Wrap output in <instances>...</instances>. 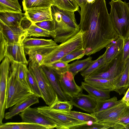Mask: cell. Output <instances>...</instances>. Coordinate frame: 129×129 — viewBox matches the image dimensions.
<instances>
[{
    "label": "cell",
    "instance_id": "4fadbf2b",
    "mask_svg": "<svg viewBox=\"0 0 129 129\" xmlns=\"http://www.w3.org/2000/svg\"><path fill=\"white\" fill-rule=\"evenodd\" d=\"M0 31L9 44L23 43L27 37L26 31L22 27H9L1 21Z\"/></svg>",
    "mask_w": 129,
    "mask_h": 129
},
{
    "label": "cell",
    "instance_id": "5b68a950",
    "mask_svg": "<svg viewBox=\"0 0 129 129\" xmlns=\"http://www.w3.org/2000/svg\"><path fill=\"white\" fill-rule=\"evenodd\" d=\"M37 108L39 113L56 125L57 129H77L80 126L89 123L77 119L61 111L51 109L48 106Z\"/></svg>",
    "mask_w": 129,
    "mask_h": 129
},
{
    "label": "cell",
    "instance_id": "e575fe53",
    "mask_svg": "<svg viewBox=\"0 0 129 129\" xmlns=\"http://www.w3.org/2000/svg\"><path fill=\"white\" fill-rule=\"evenodd\" d=\"M27 65L17 63L16 72L17 77L21 83L25 86L32 90L29 84L27 77Z\"/></svg>",
    "mask_w": 129,
    "mask_h": 129
},
{
    "label": "cell",
    "instance_id": "f6af8a7d",
    "mask_svg": "<svg viewBox=\"0 0 129 129\" xmlns=\"http://www.w3.org/2000/svg\"><path fill=\"white\" fill-rule=\"evenodd\" d=\"M121 100L123 102L129 106V87L124 96Z\"/></svg>",
    "mask_w": 129,
    "mask_h": 129
},
{
    "label": "cell",
    "instance_id": "7402d4cb",
    "mask_svg": "<svg viewBox=\"0 0 129 129\" xmlns=\"http://www.w3.org/2000/svg\"><path fill=\"white\" fill-rule=\"evenodd\" d=\"M123 44V39L119 37L106 46V50L104 53L106 63L111 61L122 51Z\"/></svg>",
    "mask_w": 129,
    "mask_h": 129
},
{
    "label": "cell",
    "instance_id": "83f0119b",
    "mask_svg": "<svg viewBox=\"0 0 129 129\" xmlns=\"http://www.w3.org/2000/svg\"><path fill=\"white\" fill-rule=\"evenodd\" d=\"M25 29L27 33V37H51L54 39L55 36V33L45 30L35 24H31L28 28Z\"/></svg>",
    "mask_w": 129,
    "mask_h": 129
},
{
    "label": "cell",
    "instance_id": "ba28073f",
    "mask_svg": "<svg viewBox=\"0 0 129 129\" xmlns=\"http://www.w3.org/2000/svg\"><path fill=\"white\" fill-rule=\"evenodd\" d=\"M32 73L37 81L46 104L50 106L55 101L56 93L50 84L41 66L29 63L28 68Z\"/></svg>",
    "mask_w": 129,
    "mask_h": 129
},
{
    "label": "cell",
    "instance_id": "60d3db41",
    "mask_svg": "<svg viewBox=\"0 0 129 129\" xmlns=\"http://www.w3.org/2000/svg\"><path fill=\"white\" fill-rule=\"evenodd\" d=\"M38 26L48 31L55 33V23L53 20H47L36 23Z\"/></svg>",
    "mask_w": 129,
    "mask_h": 129
},
{
    "label": "cell",
    "instance_id": "9a60e30c",
    "mask_svg": "<svg viewBox=\"0 0 129 129\" xmlns=\"http://www.w3.org/2000/svg\"><path fill=\"white\" fill-rule=\"evenodd\" d=\"M6 56L11 62L27 65L28 64L25 56L23 43L9 44Z\"/></svg>",
    "mask_w": 129,
    "mask_h": 129
},
{
    "label": "cell",
    "instance_id": "b9f144b4",
    "mask_svg": "<svg viewBox=\"0 0 129 129\" xmlns=\"http://www.w3.org/2000/svg\"><path fill=\"white\" fill-rule=\"evenodd\" d=\"M9 44L4 38L2 31H0V61L6 57Z\"/></svg>",
    "mask_w": 129,
    "mask_h": 129
},
{
    "label": "cell",
    "instance_id": "4316f807",
    "mask_svg": "<svg viewBox=\"0 0 129 129\" xmlns=\"http://www.w3.org/2000/svg\"><path fill=\"white\" fill-rule=\"evenodd\" d=\"M92 57L89 56L84 59L77 60L69 64L68 71L75 76L79 72H82L88 67L93 62Z\"/></svg>",
    "mask_w": 129,
    "mask_h": 129
},
{
    "label": "cell",
    "instance_id": "d590c367",
    "mask_svg": "<svg viewBox=\"0 0 129 129\" xmlns=\"http://www.w3.org/2000/svg\"><path fill=\"white\" fill-rule=\"evenodd\" d=\"M49 107L50 108L52 109L62 111L69 112L71 111L73 108V105L69 101L60 100L56 94L55 101Z\"/></svg>",
    "mask_w": 129,
    "mask_h": 129
},
{
    "label": "cell",
    "instance_id": "74e56055",
    "mask_svg": "<svg viewBox=\"0 0 129 129\" xmlns=\"http://www.w3.org/2000/svg\"><path fill=\"white\" fill-rule=\"evenodd\" d=\"M28 81L31 89L34 94L39 98L43 99V96L34 75L28 68L27 69Z\"/></svg>",
    "mask_w": 129,
    "mask_h": 129
},
{
    "label": "cell",
    "instance_id": "ac0fdd59",
    "mask_svg": "<svg viewBox=\"0 0 129 129\" xmlns=\"http://www.w3.org/2000/svg\"><path fill=\"white\" fill-rule=\"evenodd\" d=\"M39 98L34 94L24 100L16 104L11 107L9 111L5 114L4 118L6 120L11 119L32 105L39 103Z\"/></svg>",
    "mask_w": 129,
    "mask_h": 129
},
{
    "label": "cell",
    "instance_id": "7bdbcfd3",
    "mask_svg": "<svg viewBox=\"0 0 129 129\" xmlns=\"http://www.w3.org/2000/svg\"><path fill=\"white\" fill-rule=\"evenodd\" d=\"M110 128V127L104 124L98 122L91 123L83 125L78 127L77 129H106Z\"/></svg>",
    "mask_w": 129,
    "mask_h": 129
},
{
    "label": "cell",
    "instance_id": "ab89813d",
    "mask_svg": "<svg viewBox=\"0 0 129 129\" xmlns=\"http://www.w3.org/2000/svg\"><path fill=\"white\" fill-rule=\"evenodd\" d=\"M86 54V52L84 49H79L68 54L60 60L69 63L73 60L82 58Z\"/></svg>",
    "mask_w": 129,
    "mask_h": 129
},
{
    "label": "cell",
    "instance_id": "7dc6e473",
    "mask_svg": "<svg viewBox=\"0 0 129 129\" xmlns=\"http://www.w3.org/2000/svg\"><path fill=\"white\" fill-rule=\"evenodd\" d=\"M128 4L129 6V2L128 3Z\"/></svg>",
    "mask_w": 129,
    "mask_h": 129
},
{
    "label": "cell",
    "instance_id": "5bb4252c",
    "mask_svg": "<svg viewBox=\"0 0 129 129\" xmlns=\"http://www.w3.org/2000/svg\"><path fill=\"white\" fill-rule=\"evenodd\" d=\"M69 100L73 106L90 113L94 112L97 103L96 99L82 93L70 98Z\"/></svg>",
    "mask_w": 129,
    "mask_h": 129
},
{
    "label": "cell",
    "instance_id": "e0dca14e",
    "mask_svg": "<svg viewBox=\"0 0 129 129\" xmlns=\"http://www.w3.org/2000/svg\"><path fill=\"white\" fill-rule=\"evenodd\" d=\"M57 46L36 48L24 50L25 55H28L29 57L28 62L33 65L41 66L45 56Z\"/></svg>",
    "mask_w": 129,
    "mask_h": 129
},
{
    "label": "cell",
    "instance_id": "603a6c76",
    "mask_svg": "<svg viewBox=\"0 0 129 129\" xmlns=\"http://www.w3.org/2000/svg\"><path fill=\"white\" fill-rule=\"evenodd\" d=\"M24 50L29 49L58 45L52 39H45L27 37L23 42Z\"/></svg>",
    "mask_w": 129,
    "mask_h": 129
},
{
    "label": "cell",
    "instance_id": "d6986e66",
    "mask_svg": "<svg viewBox=\"0 0 129 129\" xmlns=\"http://www.w3.org/2000/svg\"><path fill=\"white\" fill-rule=\"evenodd\" d=\"M51 85L61 101H68L69 98L65 94L61 88L59 75L50 68L45 65L41 66Z\"/></svg>",
    "mask_w": 129,
    "mask_h": 129
},
{
    "label": "cell",
    "instance_id": "2e32d148",
    "mask_svg": "<svg viewBox=\"0 0 129 129\" xmlns=\"http://www.w3.org/2000/svg\"><path fill=\"white\" fill-rule=\"evenodd\" d=\"M25 11V15L33 24L44 21L53 20L51 7L31 8Z\"/></svg>",
    "mask_w": 129,
    "mask_h": 129
},
{
    "label": "cell",
    "instance_id": "ffe728a7",
    "mask_svg": "<svg viewBox=\"0 0 129 129\" xmlns=\"http://www.w3.org/2000/svg\"><path fill=\"white\" fill-rule=\"evenodd\" d=\"M121 75L115 79L110 80L94 78L88 77L84 78V80L97 88L110 92L114 91L115 85Z\"/></svg>",
    "mask_w": 129,
    "mask_h": 129
},
{
    "label": "cell",
    "instance_id": "f35d334b",
    "mask_svg": "<svg viewBox=\"0 0 129 129\" xmlns=\"http://www.w3.org/2000/svg\"><path fill=\"white\" fill-rule=\"evenodd\" d=\"M115 129H129V106L124 114L112 127Z\"/></svg>",
    "mask_w": 129,
    "mask_h": 129
},
{
    "label": "cell",
    "instance_id": "9c48e42d",
    "mask_svg": "<svg viewBox=\"0 0 129 129\" xmlns=\"http://www.w3.org/2000/svg\"><path fill=\"white\" fill-rule=\"evenodd\" d=\"M128 107L122 102L107 109L91 114L96 117L98 122L112 128L126 111Z\"/></svg>",
    "mask_w": 129,
    "mask_h": 129
},
{
    "label": "cell",
    "instance_id": "44dd1931",
    "mask_svg": "<svg viewBox=\"0 0 129 129\" xmlns=\"http://www.w3.org/2000/svg\"><path fill=\"white\" fill-rule=\"evenodd\" d=\"M25 16L22 12H0V21L9 27H21L22 20Z\"/></svg>",
    "mask_w": 129,
    "mask_h": 129
},
{
    "label": "cell",
    "instance_id": "cb8c5ba5",
    "mask_svg": "<svg viewBox=\"0 0 129 129\" xmlns=\"http://www.w3.org/2000/svg\"><path fill=\"white\" fill-rule=\"evenodd\" d=\"M129 87V58L126 62L125 67L121 77L116 83L114 91L119 95L124 94Z\"/></svg>",
    "mask_w": 129,
    "mask_h": 129
},
{
    "label": "cell",
    "instance_id": "d4e9b609",
    "mask_svg": "<svg viewBox=\"0 0 129 129\" xmlns=\"http://www.w3.org/2000/svg\"><path fill=\"white\" fill-rule=\"evenodd\" d=\"M81 87L92 97L96 100H103L110 98L109 92L97 88L85 82H82Z\"/></svg>",
    "mask_w": 129,
    "mask_h": 129
},
{
    "label": "cell",
    "instance_id": "8fae6325",
    "mask_svg": "<svg viewBox=\"0 0 129 129\" xmlns=\"http://www.w3.org/2000/svg\"><path fill=\"white\" fill-rule=\"evenodd\" d=\"M22 122L37 124L47 129L56 128V125L39 112L37 107L27 108L19 114Z\"/></svg>",
    "mask_w": 129,
    "mask_h": 129
},
{
    "label": "cell",
    "instance_id": "1f68e13d",
    "mask_svg": "<svg viewBox=\"0 0 129 129\" xmlns=\"http://www.w3.org/2000/svg\"><path fill=\"white\" fill-rule=\"evenodd\" d=\"M61 111L70 116L82 121L89 123H95L98 121L96 117L91 113L89 114L72 111L69 112Z\"/></svg>",
    "mask_w": 129,
    "mask_h": 129
},
{
    "label": "cell",
    "instance_id": "30bf717a",
    "mask_svg": "<svg viewBox=\"0 0 129 129\" xmlns=\"http://www.w3.org/2000/svg\"><path fill=\"white\" fill-rule=\"evenodd\" d=\"M11 61L6 56L0 65V124L3 123L6 109L7 90Z\"/></svg>",
    "mask_w": 129,
    "mask_h": 129
},
{
    "label": "cell",
    "instance_id": "836d02e7",
    "mask_svg": "<svg viewBox=\"0 0 129 129\" xmlns=\"http://www.w3.org/2000/svg\"><path fill=\"white\" fill-rule=\"evenodd\" d=\"M23 10L37 8L50 7L52 0H24L22 2Z\"/></svg>",
    "mask_w": 129,
    "mask_h": 129
},
{
    "label": "cell",
    "instance_id": "52a82bcc",
    "mask_svg": "<svg viewBox=\"0 0 129 129\" xmlns=\"http://www.w3.org/2000/svg\"><path fill=\"white\" fill-rule=\"evenodd\" d=\"M125 64V62L123 59L122 51L88 77L94 78L108 80L115 79L122 75Z\"/></svg>",
    "mask_w": 129,
    "mask_h": 129
},
{
    "label": "cell",
    "instance_id": "7a4b0ae2",
    "mask_svg": "<svg viewBox=\"0 0 129 129\" xmlns=\"http://www.w3.org/2000/svg\"><path fill=\"white\" fill-rule=\"evenodd\" d=\"M51 10L52 19L55 23V36L54 39L56 43L63 42L80 31L74 12L63 10L53 5Z\"/></svg>",
    "mask_w": 129,
    "mask_h": 129
},
{
    "label": "cell",
    "instance_id": "8992f818",
    "mask_svg": "<svg viewBox=\"0 0 129 129\" xmlns=\"http://www.w3.org/2000/svg\"><path fill=\"white\" fill-rule=\"evenodd\" d=\"M84 49L82 33L80 31L75 35L67 41L61 43L46 55L42 65L60 60L68 54L78 50Z\"/></svg>",
    "mask_w": 129,
    "mask_h": 129
},
{
    "label": "cell",
    "instance_id": "4dcf8cb0",
    "mask_svg": "<svg viewBox=\"0 0 129 129\" xmlns=\"http://www.w3.org/2000/svg\"><path fill=\"white\" fill-rule=\"evenodd\" d=\"M97 105L94 112L107 109L122 102L121 99L118 101L117 97L115 96L111 98L97 100Z\"/></svg>",
    "mask_w": 129,
    "mask_h": 129
},
{
    "label": "cell",
    "instance_id": "7c38bea8",
    "mask_svg": "<svg viewBox=\"0 0 129 129\" xmlns=\"http://www.w3.org/2000/svg\"><path fill=\"white\" fill-rule=\"evenodd\" d=\"M75 76L68 71L59 75V80L61 89L65 94L69 98L82 93L83 89L75 82Z\"/></svg>",
    "mask_w": 129,
    "mask_h": 129
},
{
    "label": "cell",
    "instance_id": "277c9868",
    "mask_svg": "<svg viewBox=\"0 0 129 129\" xmlns=\"http://www.w3.org/2000/svg\"><path fill=\"white\" fill-rule=\"evenodd\" d=\"M109 14L113 28L119 36L123 39L129 37V6L125 1L111 0Z\"/></svg>",
    "mask_w": 129,
    "mask_h": 129
},
{
    "label": "cell",
    "instance_id": "c3c4849f",
    "mask_svg": "<svg viewBox=\"0 0 129 129\" xmlns=\"http://www.w3.org/2000/svg\"></svg>",
    "mask_w": 129,
    "mask_h": 129
},
{
    "label": "cell",
    "instance_id": "3957f363",
    "mask_svg": "<svg viewBox=\"0 0 129 129\" xmlns=\"http://www.w3.org/2000/svg\"><path fill=\"white\" fill-rule=\"evenodd\" d=\"M7 90L6 109L11 108L30 95L33 91L23 85L17 75V63L11 62Z\"/></svg>",
    "mask_w": 129,
    "mask_h": 129
},
{
    "label": "cell",
    "instance_id": "8d00e7d4",
    "mask_svg": "<svg viewBox=\"0 0 129 129\" xmlns=\"http://www.w3.org/2000/svg\"><path fill=\"white\" fill-rule=\"evenodd\" d=\"M43 65L52 69L59 75L68 71V63L61 60Z\"/></svg>",
    "mask_w": 129,
    "mask_h": 129
},
{
    "label": "cell",
    "instance_id": "6da1fadb",
    "mask_svg": "<svg viewBox=\"0 0 129 129\" xmlns=\"http://www.w3.org/2000/svg\"><path fill=\"white\" fill-rule=\"evenodd\" d=\"M80 7L79 25L82 33L86 55L90 56L119 36L112 25L105 0H95Z\"/></svg>",
    "mask_w": 129,
    "mask_h": 129
},
{
    "label": "cell",
    "instance_id": "d6a6232c",
    "mask_svg": "<svg viewBox=\"0 0 129 129\" xmlns=\"http://www.w3.org/2000/svg\"><path fill=\"white\" fill-rule=\"evenodd\" d=\"M105 63L104 54L95 60H93L88 67L81 72V75L84 78L87 77Z\"/></svg>",
    "mask_w": 129,
    "mask_h": 129
},
{
    "label": "cell",
    "instance_id": "bcb514c9",
    "mask_svg": "<svg viewBox=\"0 0 129 129\" xmlns=\"http://www.w3.org/2000/svg\"><path fill=\"white\" fill-rule=\"evenodd\" d=\"M79 6L81 7L86 3H90L93 2L95 0H74Z\"/></svg>",
    "mask_w": 129,
    "mask_h": 129
},
{
    "label": "cell",
    "instance_id": "f1b7e54d",
    "mask_svg": "<svg viewBox=\"0 0 129 129\" xmlns=\"http://www.w3.org/2000/svg\"><path fill=\"white\" fill-rule=\"evenodd\" d=\"M52 5L63 10L79 12V6L74 0H52Z\"/></svg>",
    "mask_w": 129,
    "mask_h": 129
},
{
    "label": "cell",
    "instance_id": "ee69618b",
    "mask_svg": "<svg viewBox=\"0 0 129 129\" xmlns=\"http://www.w3.org/2000/svg\"><path fill=\"white\" fill-rule=\"evenodd\" d=\"M123 58L124 61L125 62L129 58V37L123 39Z\"/></svg>",
    "mask_w": 129,
    "mask_h": 129
},
{
    "label": "cell",
    "instance_id": "f546056e",
    "mask_svg": "<svg viewBox=\"0 0 129 129\" xmlns=\"http://www.w3.org/2000/svg\"><path fill=\"white\" fill-rule=\"evenodd\" d=\"M22 12L18 0H0V12Z\"/></svg>",
    "mask_w": 129,
    "mask_h": 129
},
{
    "label": "cell",
    "instance_id": "484cf974",
    "mask_svg": "<svg viewBox=\"0 0 129 129\" xmlns=\"http://www.w3.org/2000/svg\"><path fill=\"white\" fill-rule=\"evenodd\" d=\"M0 129H47L40 124L22 122H8L0 124Z\"/></svg>",
    "mask_w": 129,
    "mask_h": 129
}]
</instances>
